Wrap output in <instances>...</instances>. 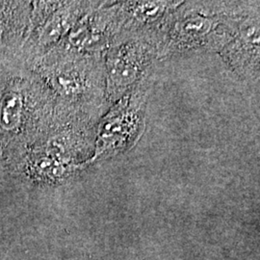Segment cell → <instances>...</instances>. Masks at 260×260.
<instances>
[{"mask_svg": "<svg viewBox=\"0 0 260 260\" xmlns=\"http://www.w3.org/2000/svg\"><path fill=\"white\" fill-rule=\"evenodd\" d=\"M158 60L153 38H132L110 47L105 53V98L111 106L128 93L151 71Z\"/></svg>", "mask_w": 260, "mask_h": 260, "instance_id": "obj_5", "label": "cell"}, {"mask_svg": "<svg viewBox=\"0 0 260 260\" xmlns=\"http://www.w3.org/2000/svg\"><path fill=\"white\" fill-rule=\"evenodd\" d=\"M57 101L45 81L30 70L9 80L0 93V142L6 156L23 155L51 128Z\"/></svg>", "mask_w": 260, "mask_h": 260, "instance_id": "obj_3", "label": "cell"}, {"mask_svg": "<svg viewBox=\"0 0 260 260\" xmlns=\"http://www.w3.org/2000/svg\"><path fill=\"white\" fill-rule=\"evenodd\" d=\"M150 74L151 71L101 118L90 163L129 151L142 138L146 128L147 103L152 87Z\"/></svg>", "mask_w": 260, "mask_h": 260, "instance_id": "obj_4", "label": "cell"}, {"mask_svg": "<svg viewBox=\"0 0 260 260\" xmlns=\"http://www.w3.org/2000/svg\"><path fill=\"white\" fill-rule=\"evenodd\" d=\"M182 1H117L119 31L115 45L132 38H153L158 49L163 29Z\"/></svg>", "mask_w": 260, "mask_h": 260, "instance_id": "obj_6", "label": "cell"}, {"mask_svg": "<svg viewBox=\"0 0 260 260\" xmlns=\"http://www.w3.org/2000/svg\"><path fill=\"white\" fill-rule=\"evenodd\" d=\"M26 69L18 56L0 50V93L14 75Z\"/></svg>", "mask_w": 260, "mask_h": 260, "instance_id": "obj_8", "label": "cell"}, {"mask_svg": "<svg viewBox=\"0 0 260 260\" xmlns=\"http://www.w3.org/2000/svg\"><path fill=\"white\" fill-rule=\"evenodd\" d=\"M259 12L247 16L233 39L218 52L228 67L244 79H259Z\"/></svg>", "mask_w": 260, "mask_h": 260, "instance_id": "obj_7", "label": "cell"}, {"mask_svg": "<svg viewBox=\"0 0 260 260\" xmlns=\"http://www.w3.org/2000/svg\"><path fill=\"white\" fill-rule=\"evenodd\" d=\"M69 111L100 121L110 108L105 98V55H87L54 47L29 68Z\"/></svg>", "mask_w": 260, "mask_h": 260, "instance_id": "obj_2", "label": "cell"}, {"mask_svg": "<svg viewBox=\"0 0 260 260\" xmlns=\"http://www.w3.org/2000/svg\"><path fill=\"white\" fill-rule=\"evenodd\" d=\"M259 12L255 1H185L163 29L158 60L194 52H219L247 16Z\"/></svg>", "mask_w": 260, "mask_h": 260, "instance_id": "obj_1", "label": "cell"}]
</instances>
